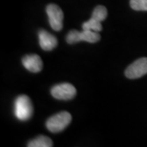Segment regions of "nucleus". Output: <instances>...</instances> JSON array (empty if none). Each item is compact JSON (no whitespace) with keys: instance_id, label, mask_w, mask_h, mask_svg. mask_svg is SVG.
I'll use <instances>...</instances> for the list:
<instances>
[{"instance_id":"11","label":"nucleus","mask_w":147,"mask_h":147,"mask_svg":"<svg viewBox=\"0 0 147 147\" xmlns=\"http://www.w3.org/2000/svg\"><path fill=\"white\" fill-rule=\"evenodd\" d=\"M82 29L99 33L102 30V26H101V22L90 18V20L84 22L82 25Z\"/></svg>"},{"instance_id":"7","label":"nucleus","mask_w":147,"mask_h":147,"mask_svg":"<svg viewBox=\"0 0 147 147\" xmlns=\"http://www.w3.org/2000/svg\"><path fill=\"white\" fill-rule=\"evenodd\" d=\"M38 41L39 45L42 50L50 52L57 46V38L44 30L38 31Z\"/></svg>"},{"instance_id":"8","label":"nucleus","mask_w":147,"mask_h":147,"mask_svg":"<svg viewBox=\"0 0 147 147\" xmlns=\"http://www.w3.org/2000/svg\"><path fill=\"white\" fill-rule=\"evenodd\" d=\"M22 64L27 70L32 73H38L42 69V59L38 55H26L22 58Z\"/></svg>"},{"instance_id":"12","label":"nucleus","mask_w":147,"mask_h":147,"mask_svg":"<svg viewBox=\"0 0 147 147\" xmlns=\"http://www.w3.org/2000/svg\"><path fill=\"white\" fill-rule=\"evenodd\" d=\"M130 6L135 11H147V0H130Z\"/></svg>"},{"instance_id":"5","label":"nucleus","mask_w":147,"mask_h":147,"mask_svg":"<svg viewBox=\"0 0 147 147\" xmlns=\"http://www.w3.org/2000/svg\"><path fill=\"white\" fill-rule=\"evenodd\" d=\"M77 91L72 84L68 83L55 85L51 89V94L57 100H70L76 96Z\"/></svg>"},{"instance_id":"6","label":"nucleus","mask_w":147,"mask_h":147,"mask_svg":"<svg viewBox=\"0 0 147 147\" xmlns=\"http://www.w3.org/2000/svg\"><path fill=\"white\" fill-rule=\"evenodd\" d=\"M147 74V57L137 59L131 63L125 70V76L127 79H138Z\"/></svg>"},{"instance_id":"3","label":"nucleus","mask_w":147,"mask_h":147,"mask_svg":"<svg viewBox=\"0 0 147 147\" xmlns=\"http://www.w3.org/2000/svg\"><path fill=\"white\" fill-rule=\"evenodd\" d=\"M100 39V36L98 32L83 30L82 31L78 30H70L66 35V42L69 44H74L76 42L85 41V42L94 43L98 42Z\"/></svg>"},{"instance_id":"10","label":"nucleus","mask_w":147,"mask_h":147,"mask_svg":"<svg viewBox=\"0 0 147 147\" xmlns=\"http://www.w3.org/2000/svg\"><path fill=\"white\" fill-rule=\"evenodd\" d=\"M107 15H108V11H107L106 7L102 5H99L96 6L94 8L91 18L94 19L96 21L102 22V21H105V19H106Z\"/></svg>"},{"instance_id":"4","label":"nucleus","mask_w":147,"mask_h":147,"mask_svg":"<svg viewBox=\"0 0 147 147\" xmlns=\"http://www.w3.org/2000/svg\"><path fill=\"white\" fill-rule=\"evenodd\" d=\"M49 24L53 30L61 31L63 28L64 14L61 7L57 4L51 3L47 6L46 8Z\"/></svg>"},{"instance_id":"2","label":"nucleus","mask_w":147,"mask_h":147,"mask_svg":"<svg viewBox=\"0 0 147 147\" xmlns=\"http://www.w3.org/2000/svg\"><path fill=\"white\" fill-rule=\"evenodd\" d=\"M71 119L72 117L69 112L61 111L50 117L46 122V127L51 132H60L68 126Z\"/></svg>"},{"instance_id":"1","label":"nucleus","mask_w":147,"mask_h":147,"mask_svg":"<svg viewBox=\"0 0 147 147\" xmlns=\"http://www.w3.org/2000/svg\"><path fill=\"white\" fill-rule=\"evenodd\" d=\"M33 105L30 97L26 95H21L15 100V116L21 121H27L33 115Z\"/></svg>"},{"instance_id":"9","label":"nucleus","mask_w":147,"mask_h":147,"mask_svg":"<svg viewBox=\"0 0 147 147\" xmlns=\"http://www.w3.org/2000/svg\"><path fill=\"white\" fill-rule=\"evenodd\" d=\"M29 147H52L53 141L46 136H38L31 140L27 145Z\"/></svg>"}]
</instances>
